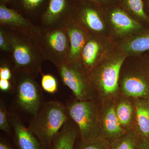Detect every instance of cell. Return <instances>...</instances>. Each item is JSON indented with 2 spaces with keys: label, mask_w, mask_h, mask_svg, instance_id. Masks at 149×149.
Segmentation results:
<instances>
[{
  "label": "cell",
  "mask_w": 149,
  "mask_h": 149,
  "mask_svg": "<svg viewBox=\"0 0 149 149\" xmlns=\"http://www.w3.org/2000/svg\"><path fill=\"white\" fill-rule=\"evenodd\" d=\"M1 27L10 46L14 74L28 75L35 79L41 72L44 60L36 35Z\"/></svg>",
  "instance_id": "6da1fadb"
},
{
  "label": "cell",
  "mask_w": 149,
  "mask_h": 149,
  "mask_svg": "<svg viewBox=\"0 0 149 149\" xmlns=\"http://www.w3.org/2000/svg\"><path fill=\"white\" fill-rule=\"evenodd\" d=\"M127 57L117 45L88 71V77L99 102L111 100L119 94L120 68Z\"/></svg>",
  "instance_id": "7a4b0ae2"
},
{
  "label": "cell",
  "mask_w": 149,
  "mask_h": 149,
  "mask_svg": "<svg viewBox=\"0 0 149 149\" xmlns=\"http://www.w3.org/2000/svg\"><path fill=\"white\" fill-rule=\"evenodd\" d=\"M120 94L149 101V56L148 53L128 56L120 68L118 80Z\"/></svg>",
  "instance_id": "3957f363"
},
{
  "label": "cell",
  "mask_w": 149,
  "mask_h": 149,
  "mask_svg": "<svg viewBox=\"0 0 149 149\" xmlns=\"http://www.w3.org/2000/svg\"><path fill=\"white\" fill-rule=\"evenodd\" d=\"M66 108L60 102L43 103L29 123L28 129L45 149H51L54 136L69 119Z\"/></svg>",
  "instance_id": "277c9868"
},
{
  "label": "cell",
  "mask_w": 149,
  "mask_h": 149,
  "mask_svg": "<svg viewBox=\"0 0 149 149\" xmlns=\"http://www.w3.org/2000/svg\"><path fill=\"white\" fill-rule=\"evenodd\" d=\"M70 118L75 123L83 143L101 140L100 128V103L97 100H76L66 108Z\"/></svg>",
  "instance_id": "5b68a950"
},
{
  "label": "cell",
  "mask_w": 149,
  "mask_h": 149,
  "mask_svg": "<svg viewBox=\"0 0 149 149\" xmlns=\"http://www.w3.org/2000/svg\"><path fill=\"white\" fill-rule=\"evenodd\" d=\"M36 37L44 60L56 67L68 62L70 42L65 27L42 28Z\"/></svg>",
  "instance_id": "8992f818"
},
{
  "label": "cell",
  "mask_w": 149,
  "mask_h": 149,
  "mask_svg": "<svg viewBox=\"0 0 149 149\" xmlns=\"http://www.w3.org/2000/svg\"><path fill=\"white\" fill-rule=\"evenodd\" d=\"M62 81L72 91L76 100H97L95 91L91 83L88 72L80 62H67L57 67Z\"/></svg>",
  "instance_id": "52a82bcc"
},
{
  "label": "cell",
  "mask_w": 149,
  "mask_h": 149,
  "mask_svg": "<svg viewBox=\"0 0 149 149\" xmlns=\"http://www.w3.org/2000/svg\"><path fill=\"white\" fill-rule=\"evenodd\" d=\"M104 10L111 36L116 41L136 35L147 27L130 16L119 6H107Z\"/></svg>",
  "instance_id": "ba28073f"
},
{
  "label": "cell",
  "mask_w": 149,
  "mask_h": 149,
  "mask_svg": "<svg viewBox=\"0 0 149 149\" xmlns=\"http://www.w3.org/2000/svg\"><path fill=\"white\" fill-rule=\"evenodd\" d=\"M14 74L17 103L22 110L33 116L43 103L41 88L35 78L24 74Z\"/></svg>",
  "instance_id": "9c48e42d"
},
{
  "label": "cell",
  "mask_w": 149,
  "mask_h": 149,
  "mask_svg": "<svg viewBox=\"0 0 149 149\" xmlns=\"http://www.w3.org/2000/svg\"><path fill=\"white\" fill-rule=\"evenodd\" d=\"M116 46V41L111 36L91 35L81 52L82 65L88 72Z\"/></svg>",
  "instance_id": "30bf717a"
},
{
  "label": "cell",
  "mask_w": 149,
  "mask_h": 149,
  "mask_svg": "<svg viewBox=\"0 0 149 149\" xmlns=\"http://www.w3.org/2000/svg\"><path fill=\"white\" fill-rule=\"evenodd\" d=\"M113 99L99 102L101 140L109 148L115 141L127 133L123 129L118 119L115 111Z\"/></svg>",
  "instance_id": "8fae6325"
},
{
  "label": "cell",
  "mask_w": 149,
  "mask_h": 149,
  "mask_svg": "<svg viewBox=\"0 0 149 149\" xmlns=\"http://www.w3.org/2000/svg\"><path fill=\"white\" fill-rule=\"evenodd\" d=\"M90 5H85L80 8L72 17L78 22L91 35L111 36L104 9Z\"/></svg>",
  "instance_id": "7c38bea8"
},
{
  "label": "cell",
  "mask_w": 149,
  "mask_h": 149,
  "mask_svg": "<svg viewBox=\"0 0 149 149\" xmlns=\"http://www.w3.org/2000/svg\"><path fill=\"white\" fill-rule=\"evenodd\" d=\"M70 42V54L68 62H81V54L85 44L91 37L88 30L71 17L65 23Z\"/></svg>",
  "instance_id": "4fadbf2b"
},
{
  "label": "cell",
  "mask_w": 149,
  "mask_h": 149,
  "mask_svg": "<svg viewBox=\"0 0 149 149\" xmlns=\"http://www.w3.org/2000/svg\"><path fill=\"white\" fill-rule=\"evenodd\" d=\"M1 27L17 30L37 35L42 28L35 25L24 18L16 11L4 5L0 6Z\"/></svg>",
  "instance_id": "5bb4252c"
},
{
  "label": "cell",
  "mask_w": 149,
  "mask_h": 149,
  "mask_svg": "<svg viewBox=\"0 0 149 149\" xmlns=\"http://www.w3.org/2000/svg\"><path fill=\"white\" fill-rule=\"evenodd\" d=\"M116 114L121 127L126 132L134 130L136 120L135 99L118 94L113 99Z\"/></svg>",
  "instance_id": "9a60e30c"
},
{
  "label": "cell",
  "mask_w": 149,
  "mask_h": 149,
  "mask_svg": "<svg viewBox=\"0 0 149 149\" xmlns=\"http://www.w3.org/2000/svg\"><path fill=\"white\" fill-rule=\"evenodd\" d=\"M10 124L19 149H45L33 133L26 128L17 116L8 113Z\"/></svg>",
  "instance_id": "2e32d148"
},
{
  "label": "cell",
  "mask_w": 149,
  "mask_h": 149,
  "mask_svg": "<svg viewBox=\"0 0 149 149\" xmlns=\"http://www.w3.org/2000/svg\"><path fill=\"white\" fill-rule=\"evenodd\" d=\"M116 44L127 57L149 53V26L136 35L116 41Z\"/></svg>",
  "instance_id": "e0dca14e"
},
{
  "label": "cell",
  "mask_w": 149,
  "mask_h": 149,
  "mask_svg": "<svg viewBox=\"0 0 149 149\" xmlns=\"http://www.w3.org/2000/svg\"><path fill=\"white\" fill-rule=\"evenodd\" d=\"M67 0H50L42 21L44 28L63 27L70 17L66 15Z\"/></svg>",
  "instance_id": "ac0fdd59"
},
{
  "label": "cell",
  "mask_w": 149,
  "mask_h": 149,
  "mask_svg": "<svg viewBox=\"0 0 149 149\" xmlns=\"http://www.w3.org/2000/svg\"><path fill=\"white\" fill-rule=\"evenodd\" d=\"M136 120L134 130L141 139L149 143V101L135 99Z\"/></svg>",
  "instance_id": "d6986e66"
},
{
  "label": "cell",
  "mask_w": 149,
  "mask_h": 149,
  "mask_svg": "<svg viewBox=\"0 0 149 149\" xmlns=\"http://www.w3.org/2000/svg\"><path fill=\"white\" fill-rule=\"evenodd\" d=\"M68 119L54 136L51 149H74L78 128L73 121Z\"/></svg>",
  "instance_id": "ffe728a7"
},
{
  "label": "cell",
  "mask_w": 149,
  "mask_h": 149,
  "mask_svg": "<svg viewBox=\"0 0 149 149\" xmlns=\"http://www.w3.org/2000/svg\"><path fill=\"white\" fill-rule=\"evenodd\" d=\"M119 6L137 21L146 27L149 26V17L143 0H120Z\"/></svg>",
  "instance_id": "44dd1931"
},
{
  "label": "cell",
  "mask_w": 149,
  "mask_h": 149,
  "mask_svg": "<svg viewBox=\"0 0 149 149\" xmlns=\"http://www.w3.org/2000/svg\"><path fill=\"white\" fill-rule=\"evenodd\" d=\"M140 139L135 130H130L115 141L109 149H138Z\"/></svg>",
  "instance_id": "7402d4cb"
},
{
  "label": "cell",
  "mask_w": 149,
  "mask_h": 149,
  "mask_svg": "<svg viewBox=\"0 0 149 149\" xmlns=\"http://www.w3.org/2000/svg\"><path fill=\"white\" fill-rule=\"evenodd\" d=\"M41 84L43 90L47 93L54 94L58 91V84L57 81L52 74H43Z\"/></svg>",
  "instance_id": "603a6c76"
},
{
  "label": "cell",
  "mask_w": 149,
  "mask_h": 149,
  "mask_svg": "<svg viewBox=\"0 0 149 149\" xmlns=\"http://www.w3.org/2000/svg\"><path fill=\"white\" fill-rule=\"evenodd\" d=\"M0 129L8 135H10L11 133V127L9 120L8 112L1 100L0 103Z\"/></svg>",
  "instance_id": "cb8c5ba5"
},
{
  "label": "cell",
  "mask_w": 149,
  "mask_h": 149,
  "mask_svg": "<svg viewBox=\"0 0 149 149\" xmlns=\"http://www.w3.org/2000/svg\"><path fill=\"white\" fill-rule=\"evenodd\" d=\"M107 146L103 141H100L93 143H83L80 141L75 149H108Z\"/></svg>",
  "instance_id": "d4e9b609"
},
{
  "label": "cell",
  "mask_w": 149,
  "mask_h": 149,
  "mask_svg": "<svg viewBox=\"0 0 149 149\" xmlns=\"http://www.w3.org/2000/svg\"><path fill=\"white\" fill-rule=\"evenodd\" d=\"M13 72L8 65L2 64L0 67V79L10 80L14 77Z\"/></svg>",
  "instance_id": "484cf974"
},
{
  "label": "cell",
  "mask_w": 149,
  "mask_h": 149,
  "mask_svg": "<svg viewBox=\"0 0 149 149\" xmlns=\"http://www.w3.org/2000/svg\"><path fill=\"white\" fill-rule=\"evenodd\" d=\"M24 8L27 10L32 11L36 9L43 3L44 0H21Z\"/></svg>",
  "instance_id": "4316f807"
},
{
  "label": "cell",
  "mask_w": 149,
  "mask_h": 149,
  "mask_svg": "<svg viewBox=\"0 0 149 149\" xmlns=\"http://www.w3.org/2000/svg\"><path fill=\"white\" fill-rule=\"evenodd\" d=\"M0 49L3 52H11L10 46L1 27L0 28Z\"/></svg>",
  "instance_id": "83f0119b"
},
{
  "label": "cell",
  "mask_w": 149,
  "mask_h": 149,
  "mask_svg": "<svg viewBox=\"0 0 149 149\" xmlns=\"http://www.w3.org/2000/svg\"><path fill=\"white\" fill-rule=\"evenodd\" d=\"M12 88L10 80L0 79V89L3 92H8Z\"/></svg>",
  "instance_id": "f1b7e54d"
},
{
  "label": "cell",
  "mask_w": 149,
  "mask_h": 149,
  "mask_svg": "<svg viewBox=\"0 0 149 149\" xmlns=\"http://www.w3.org/2000/svg\"><path fill=\"white\" fill-rule=\"evenodd\" d=\"M87 1L94 3L100 6H108L111 4L112 0H85Z\"/></svg>",
  "instance_id": "f546056e"
},
{
  "label": "cell",
  "mask_w": 149,
  "mask_h": 149,
  "mask_svg": "<svg viewBox=\"0 0 149 149\" xmlns=\"http://www.w3.org/2000/svg\"><path fill=\"white\" fill-rule=\"evenodd\" d=\"M138 149H149V143L144 139H140Z\"/></svg>",
  "instance_id": "4dcf8cb0"
},
{
  "label": "cell",
  "mask_w": 149,
  "mask_h": 149,
  "mask_svg": "<svg viewBox=\"0 0 149 149\" xmlns=\"http://www.w3.org/2000/svg\"><path fill=\"white\" fill-rule=\"evenodd\" d=\"M0 149H13L10 144L3 138L0 140Z\"/></svg>",
  "instance_id": "1f68e13d"
},
{
  "label": "cell",
  "mask_w": 149,
  "mask_h": 149,
  "mask_svg": "<svg viewBox=\"0 0 149 149\" xmlns=\"http://www.w3.org/2000/svg\"><path fill=\"white\" fill-rule=\"evenodd\" d=\"M144 3V8L147 15L149 17V0H143Z\"/></svg>",
  "instance_id": "d6a6232c"
},
{
  "label": "cell",
  "mask_w": 149,
  "mask_h": 149,
  "mask_svg": "<svg viewBox=\"0 0 149 149\" xmlns=\"http://www.w3.org/2000/svg\"><path fill=\"white\" fill-rule=\"evenodd\" d=\"M1 1H8V0H1Z\"/></svg>",
  "instance_id": "836d02e7"
},
{
  "label": "cell",
  "mask_w": 149,
  "mask_h": 149,
  "mask_svg": "<svg viewBox=\"0 0 149 149\" xmlns=\"http://www.w3.org/2000/svg\"><path fill=\"white\" fill-rule=\"evenodd\" d=\"M148 53V54H149V53Z\"/></svg>",
  "instance_id": "e575fe53"
},
{
  "label": "cell",
  "mask_w": 149,
  "mask_h": 149,
  "mask_svg": "<svg viewBox=\"0 0 149 149\" xmlns=\"http://www.w3.org/2000/svg\"></svg>",
  "instance_id": "d590c367"
},
{
  "label": "cell",
  "mask_w": 149,
  "mask_h": 149,
  "mask_svg": "<svg viewBox=\"0 0 149 149\" xmlns=\"http://www.w3.org/2000/svg\"><path fill=\"white\" fill-rule=\"evenodd\" d=\"M108 149H109V148H108Z\"/></svg>",
  "instance_id": "8d00e7d4"
}]
</instances>
